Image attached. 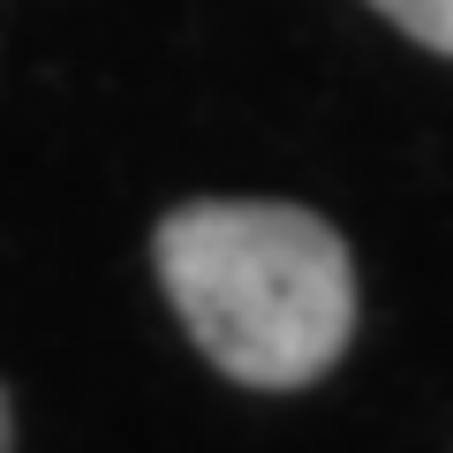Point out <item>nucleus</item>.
I'll list each match as a JSON object with an SVG mask.
<instances>
[{"mask_svg": "<svg viewBox=\"0 0 453 453\" xmlns=\"http://www.w3.org/2000/svg\"><path fill=\"white\" fill-rule=\"evenodd\" d=\"M16 446V423H8V393H0V453Z\"/></svg>", "mask_w": 453, "mask_h": 453, "instance_id": "7ed1b4c3", "label": "nucleus"}, {"mask_svg": "<svg viewBox=\"0 0 453 453\" xmlns=\"http://www.w3.org/2000/svg\"><path fill=\"white\" fill-rule=\"evenodd\" d=\"M151 265L204 363L234 386H318L356 340V257L310 204L196 196L159 219Z\"/></svg>", "mask_w": 453, "mask_h": 453, "instance_id": "f257e3e1", "label": "nucleus"}, {"mask_svg": "<svg viewBox=\"0 0 453 453\" xmlns=\"http://www.w3.org/2000/svg\"><path fill=\"white\" fill-rule=\"evenodd\" d=\"M386 23H401L416 46H431V53H446L453 61V0H371Z\"/></svg>", "mask_w": 453, "mask_h": 453, "instance_id": "f03ea898", "label": "nucleus"}]
</instances>
